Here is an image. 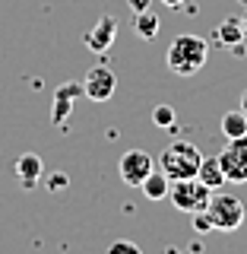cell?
Returning <instances> with one entry per match:
<instances>
[{"mask_svg": "<svg viewBox=\"0 0 247 254\" xmlns=\"http://www.w3.org/2000/svg\"><path fill=\"white\" fill-rule=\"evenodd\" d=\"M67 185H70L67 172H51V175L45 178V188H48V190H63Z\"/></svg>", "mask_w": 247, "mask_h": 254, "instance_id": "17", "label": "cell"}, {"mask_svg": "<svg viewBox=\"0 0 247 254\" xmlns=\"http://www.w3.org/2000/svg\"><path fill=\"white\" fill-rule=\"evenodd\" d=\"M117 89V76L111 73V67H92L89 73L83 76V95L89 102H108Z\"/></svg>", "mask_w": 247, "mask_h": 254, "instance_id": "7", "label": "cell"}, {"mask_svg": "<svg viewBox=\"0 0 247 254\" xmlns=\"http://www.w3.org/2000/svg\"><path fill=\"white\" fill-rule=\"evenodd\" d=\"M114 38H117V19L114 16H101L95 26L86 32V48L89 51H95V54H101V51H108L111 45H114Z\"/></svg>", "mask_w": 247, "mask_h": 254, "instance_id": "8", "label": "cell"}, {"mask_svg": "<svg viewBox=\"0 0 247 254\" xmlns=\"http://www.w3.org/2000/svg\"><path fill=\"white\" fill-rule=\"evenodd\" d=\"M152 124L158 130H174V124H178V111H174L168 102H158L152 108Z\"/></svg>", "mask_w": 247, "mask_h": 254, "instance_id": "16", "label": "cell"}, {"mask_svg": "<svg viewBox=\"0 0 247 254\" xmlns=\"http://www.w3.org/2000/svg\"><path fill=\"white\" fill-rule=\"evenodd\" d=\"M241 26H244V38H247V6H244V16H241Z\"/></svg>", "mask_w": 247, "mask_h": 254, "instance_id": "23", "label": "cell"}, {"mask_svg": "<svg viewBox=\"0 0 247 254\" xmlns=\"http://www.w3.org/2000/svg\"><path fill=\"white\" fill-rule=\"evenodd\" d=\"M42 175H45V162L38 153H22L16 159V178L22 181V188H35Z\"/></svg>", "mask_w": 247, "mask_h": 254, "instance_id": "10", "label": "cell"}, {"mask_svg": "<svg viewBox=\"0 0 247 254\" xmlns=\"http://www.w3.org/2000/svg\"><path fill=\"white\" fill-rule=\"evenodd\" d=\"M197 178H200L209 190H222V188H225V172H222V165H219V156H209V159L203 156L200 169H197Z\"/></svg>", "mask_w": 247, "mask_h": 254, "instance_id": "12", "label": "cell"}, {"mask_svg": "<svg viewBox=\"0 0 247 254\" xmlns=\"http://www.w3.org/2000/svg\"><path fill=\"white\" fill-rule=\"evenodd\" d=\"M165 6H171V10H181V6H184V0H162Z\"/></svg>", "mask_w": 247, "mask_h": 254, "instance_id": "21", "label": "cell"}, {"mask_svg": "<svg viewBox=\"0 0 247 254\" xmlns=\"http://www.w3.org/2000/svg\"><path fill=\"white\" fill-rule=\"evenodd\" d=\"M76 95H83V83H60L57 89H54V111H51L54 127H63V124H67L70 111H73Z\"/></svg>", "mask_w": 247, "mask_h": 254, "instance_id": "9", "label": "cell"}, {"mask_svg": "<svg viewBox=\"0 0 247 254\" xmlns=\"http://www.w3.org/2000/svg\"><path fill=\"white\" fill-rule=\"evenodd\" d=\"M219 165L225 172V181L247 185V133L225 143V149L219 153Z\"/></svg>", "mask_w": 247, "mask_h": 254, "instance_id": "5", "label": "cell"}, {"mask_svg": "<svg viewBox=\"0 0 247 254\" xmlns=\"http://www.w3.org/2000/svg\"><path fill=\"white\" fill-rule=\"evenodd\" d=\"M190 216H194V229L200 235H206V232H216V229H212V222H209V216H206V210H200V213H190Z\"/></svg>", "mask_w": 247, "mask_h": 254, "instance_id": "18", "label": "cell"}, {"mask_svg": "<svg viewBox=\"0 0 247 254\" xmlns=\"http://www.w3.org/2000/svg\"><path fill=\"white\" fill-rule=\"evenodd\" d=\"M200 162H203V153L190 140H174L162 149V156H158V169L168 175L171 181L194 178L197 169H200Z\"/></svg>", "mask_w": 247, "mask_h": 254, "instance_id": "2", "label": "cell"}, {"mask_svg": "<svg viewBox=\"0 0 247 254\" xmlns=\"http://www.w3.org/2000/svg\"><path fill=\"white\" fill-rule=\"evenodd\" d=\"M133 26H137V35L149 42V38H155V35H158V29H162V19H158V16L152 13V6H149V10L137 13V22H133Z\"/></svg>", "mask_w": 247, "mask_h": 254, "instance_id": "15", "label": "cell"}, {"mask_svg": "<svg viewBox=\"0 0 247 254\" xmlns=\"http://www.w3.org/2000/svg\"><path fill=\"white\" fill-rule=\"evenodd\" d=\"M206 216H209L212 229L216 232H235V229L244 226V203L238 200L235 194H222V190H212L209 197V206H206Z\"/></svg>", "mask_w": 247, "mask_h": 254, "instance_id": "3", "label": "cell"}, {"mask_svg": "<svg viewBox=\"0 0 247 254\" xmlns=\"http://www.w3.org/2000/svg\"><path fill=\"white\" fill-rule=\"evenodd\" d=\"M152 169H155V162H152V156H149L146 149H127V153L121 156V162H117L121 181L130 185V188H140L143 178H146Z\"/></svg>", "mask_w": 247, "mask_h": 254, "instance_id": "6", "label": "cell"}, {"mask_svg": "<svg viewBox=\"0 0 247 254\" xmlns=\"http://www.w3.org/2000/svg\"><path fill=\"white\" fill-rule=\"evenodd\" d=\"M222 133H225V140H235V137H244L247 133V115L241 108L222 115Z\"/></svg>", "mask_w": 247, "mask_h": 254, "instance_id": "14", "label": "cell"}, {"mask_svg": "<svg viewBox=\"0 0 247 254\" xmlns=\"http://www.w3.org/2000/svg\"><path fill=\"white\" fill-rule=\"evenodd\" d=\"M209 197H212V190L203 185L200 178H178V181H171V188H168V200L174 203V210H181V213H200L209 206Z\"/></svg>", "mask_w": 247, "mask_h": 254, "instance_id": "4", "label": "cell"}, {"mask_svg": "<svg viewBox=\"0 0 247 254\" xmlns=\"http://www.w3.org/2000/svg\"><path fill=\"white\" fill-rule=\"evenodd\" d=\"M241 111H244V115H247V89L241 92Z\"/></svg>", "mask_w": 247, "mask_h": 254, "instance_id": "22", "label": "cell"}, {"mask_svg": "<svg viewBox=\"0 0 247 254\" xmlns=\"http://www.w3.org/2000/svg\"><path fill=\"white\" fill-rule=\"evenodd\" d=\"M238 3H241V6H247V0H238Z\"/></svg>", "mask_w": 247, "mask_h": 254, "instance_id": "24", "label": "cell"}, {"mask_svg": "<svg viewBox=\"0 0 247 254\" xmlns=\"http://www.w3.org/2000/svg\"><path fill=\"white\" fill-rule=\"evenodd\" d=\"M206 61H209V42L200 35H190V32L174 38L165 54V64L174 76H194L197 70L206 67Z\"/></svg>", "mask_w": 247, "mask_h": 254, "instance_id": "1", "label": "cell"}, {"mask_svg": "<svg viewBox=\"0 0 247 254\" xmlns=\"http://www.w3.org/2000/svg\"><path fill=\"white\" fill-rule=\"evenodd\" d=\"M140 188H143V194H146L149 200H165V197H168V188H171V178H168L162 169H158V172L152 169L146 178H143Z\"/></svg>", "mask_w": 247, "mask_h": 254, "instance_id": "13", "label": "cell"}, {"mask_svg": "<svg viewBox=\"0 0 247 254\" xmlns=\"http://www.w3.org/2000/svg\"><path fill=\"white\" fill-rule=\"evenodd\" d=\"M244 42V26H241V16H228L216 26V45L222 48H235Z\"/></svg>", "mask_w": 247, "mask_h": 254, "instance_id": "11", "label": "cell"}, {"mask_svg": "<svg viewBox=\"0 0 247 254\" xmlns=\"http://www.w3.org/2000/svg\"><path fill=\"white\" fill-rule=\"evenodd\" d=\"M127 6H130L133 13H143V10H149V6H152V0H127Z\"/></svg>", "mask_w": 247, "mask_h": 254, "instance_id": "20", "label": "cell"}, {"mask_svg": "<svg viewBox=\"0 0 247 254\" xmlns=\"http://www.w3.org/2000/svg\"><path fill=\"white\" fill-rule=\"evenodd\" d=\"M111 254H140V245L137 242H127V238H124V242H114V245H111V248H108Z\"/></svg>", "mask_w": 247, "mask_h": 254, "instance_id": "19", "label": "cell"}]
</instances>
